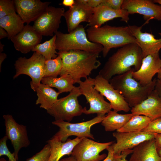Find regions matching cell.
Instances as JSON below:
<instances>
[{
	"instance_id": "cell-1",
	"label": "cell",
	"mask_w": 161,
	"mask_h": 161,
	"mask_svg": "<svg viewBox=\"0 0 161 161\" xmlns=\"http://www.w3.org/2000/svg\"><path fill=\"white\" fill-rule=\"evenodd\" d=\"M99 54L80 50L59 51L58 55L62 62L60 75H69L74 84H79L81 78H88L92 71L101 65L98 59Z\"/></svg>"
},
{
	"instance_id": "cell-2",
	"label": "cell",
	"mask_w": 161,
	"mask_h": 161,
	"mask_svg": "<svg viewBox=\"0 0 161 161\" xmlns=\"http://www.w3.org/2000/svg\"><path fill=\"white\" fill-rule=\"evenodd\" d=\"M143 58L142 50L136 43L121 47L110 57L98 75L109 80L113 76L123 74L134 66L135 71L140 69Z\"/></svg>"
},
{
	"instance_id": "cell-3",
	"label": "cell",
	"mask_w": 161,
	"mask_h": 161,
	"mask_svg": "<svg viewBox=\"0 0 161 161\" xmlns=\"http://www.w3.org/2000/svg\"><path fill=\"white\" fill-rule=\"evenodd\" d=\"M86 32L90 41L102 46V52L104 58L112 48L121 47L130 43L138 44L128 26L116 27L106 25L99 27H89Z\"/></svg>"
},
{
	"instance_id": "cell-4",
	"label": "cell",
	"mask_w": 161,
	"mask_h": 161,
	"mask_svg": "<svg viewBox=\"0 0 161 161\" xmlns=\"http://www.w3.org/2000/svg\"><path fill=\"white\" fill-rule=\"evenodd\" d=\"M135 71L134 69L131 68L123 74L113 76L109 80L131 108L147 98L155 89L157 80L155 78L149 84L142 86L133 77L132 73Z\"/></svg>"
},
{
	"instance_id": "cell-5",
	"label": "cell",
	"mask_w": 161,
	"mask_h": 161,
	"mask_svg": "<svg viewBox=\"0 0 161 161\" xmlns=\"http://www.w3.org/2000/svg\"><path fill=\"white\" fill-rule=\"evenodd\" d=\"M55 41L56 49L59 51L80 50L100 54L103 47L101 45L92 42L88 39L85 28L80 24L68 33L57 31Z\"/></svg>"
},
{
	"instance_id": "cell-6",
	"label": "cell",
	"mask_w": 161,
	"mask_h": 161,
	"mask_svg": "<svg viewBox=\"0 0 161 161\" xmlns=\"http://www.w3.org/2000/svg\"><path fill=\"white\" fill-rule=\"evenodd\" d=\"M82 95L78 86H75L67 96L58 99L47 112L55 120L70 122L83 113L84 108L79 103L78 98Z\"/></svg>"
},
{
	"instance_id": "cell-7",
	"label": "cell",
	"mask_w": 161,
	"mask_h": 161,
	"mask_svg": "<svg viewBox=\"0 0 161 161\" xmlns=\"http://www.w3.org/2000/svg\"><path fill=\"white\" fill-rule=\"evenodd\" d=\"M45 60L41 55L35 52L29 58L19 57L14 64L16 72L13 78L22 74L29 76L32 80L30 83L31 88L36 92L44 78Z\"/></svg>"
},
{
	"instance_id": "cell-8",
	"label": "cell",
	"mask_w": 161,
	"mask_h": 161,
	"mask_svg": "<svg viewBox=\"0 0 161 161\" xmlns=\"http://www.w3.org/2000/svg\"><path fill=\"white\" fill-rule=\"evenodd\" d=\"M105 116L97 115L91 120L76 123L55 120L52 122V124L58 127L59 129L52 137L63 142L66 141L69 137L72 136L94 140V136L91 132V128L93 125L101 123Z\"/></svg>"
},
{
	"instance_id": "cell-9",
	"label": "cell",
	"mask_w": 161,
	"mask_h": 161,
	"mask_svg": "<svg viewBox=\"0 0 161 161\" xmlns=\"http://www.w3.org/2000/svg\"><path fill=\"white\" fill-rule=\"evenodd\" d=\"M95 78L90 77L81 81L78 87L82 95H83L89 104V108H84L83 113L86 114H96L97 115L105 116L112 109L110 103L106 101L103 96L94 88Z\"/></svg>"
},
{
	"instance_id": "cell-10",
	"label": "cell",
	"mask_w": 161,
	"mask_h": 161,
	"mask_svg": "<svg viewBox=\"0 0 161 161\" xmlns=\"http://www.w3.org/2000/svg\"><path fill=\"white\" fill-rule=\"evenodd\" d=\"M113 143V141L99 143L83 138L74 147L71 155L76 161H100L106 157V155L100 153Z\"/></svg>"
},
{
	"instance_id": "cell-11",
	"label": "cell",
	"mask_w": 161,
	"mask_h": 161,
	"mask_svg": "<svg viewBox=\"0 0 161 161\" xmlns=\"http://www.w3.org/2000/svg\"><path fill=\"white\" fill-rule=\"evenodd\" d=\"M63 7L49 6L34 22L33 28L42 36H53L57 32L65 12Z\"/></svg>"
},
{
	"instance_id": "cell-12",
	"label": "cell",
	"mask_w": 161,
	"mask_h": 161,
	"mask_svg": "<svg viewBox=\"0 0 161 161\" xmlns=\"http://www.w3.org/2000/svg\"><path fill=\"white\" fill-rule=\"evenodd\" d=\"M5 135L11 141L14 149L15 157L18 160V154L22 148H26L30 144L26 126L16 122L10 114L4 115Z\"/></svg>"
},
{
	"instance_id": "cell-13",
	"label": "cell",
	"mask_w": 161,
	"mask_h": 161,
	"mask_svg": "<svg viewBox=\"0 0 161 161\" xmlns=\"http://www.w3.org/2000/svg\"><path fill=\"white\" fill-rule=\"evenodd\" d=\"M94 88L109 101L113 111L127 112L131 110L123 96L114 88L109 80L99 75L95 78Z\"/></svg>"
},
{
	"instance_id": "cell-14",
	"label": "cell",
	"mask_w": 161,
	"mask_h": 161,
	"mask_svg": "<svg viewBox=\"0 0 161 161\" xmlns=\"http://www.w3.org/2000/svg\"><path fill=\"white\" fill-rule=\"evenodd\" d=\"M121 9H125L129 14L138 13L143 16L146 20L143 25L152 19L161 21V5L150 0H124Z\"/></svg>"
},
{
	"instance_id": "cell-15",
	"label": "cell",
	"mask_w": 161,
	"mask_h": 161,
	"mask_svg": "<svg viewBox=\"0 0 161 161\" xmlns=\"http://www.w3.org/2000/svg\"><path fill=\"white\" fill-rule=\"evenodd\" d=\"M113 135L116 143L112 144L114 153L120 154L123 151L131 149L141 143L154 139V133L140 131L127 132H115Z\"/></svg>"
},
{
	"instance_id": "cell-16",
	"label": "cell",
	"mask_w": 161,
	"mask_h": 161,
	"mask_svg": "<svg viewBox=\"0 0 161 161\" xmlns=\"http://www.w3.org/2000/svg\"><path fill=\"white\" fill-rule=\"evenodd\" d=\"M16 12L27 24L36 20L47 10L50 2L40 0H14Z\"/></svg>"
},
{
	"instance_id": "cell-17",
	"label": "cell",
	"mask_w": 161,
	"mask_h": 161,
	"mask_svg": "<svg viewBox=\"0 0 161 161\" xmlns=\"http://www.w3.org/2000/svg\"><path fill=\"white\" fill-rule=\"evenodd\" d=\"M129 14L124 9L116 10L113 9L105 1L93 9V13L87 25L99 27L105 22L115 18H120L121 20L128 23Z\"/></svg>"
},
{
	"instance_id": "cell-18",
	"label": "cell",
	"mask_w": 161,
	"mask_h": 161,
	"mask_svg": "<svg viewBox=\"0 0 161 161\" xmlns=\"http://www.w3.org/2000/svg\"><path fill=\"white\" fill-rule=\"evenodd\" d=\"M161 66L159 53L149 55L143 58L140 68L132 73L133 77L145 86L151 83L154 76L159 72Z\"/></svg>"
},
{
	"instance_id": "cell-19",
	"label": "cell",
	"mask_w": 161,
	"mask_h": 161,
	"mask_svg": "<svg viewBox=\"0 0 161 161\" xmlns=\"http://www.w3.org/2000/svg\"><path fill=\"white\" fill-rule=\"evenodd\" d=\"M93 9L79 0H75L74 5L65 12L63 16L65 19L69 33L75 30L81 22L89 23L93 13Z\"/></svg>"
},
{
	"instance_id": "cell-20",
	"label": "cell",
	"mask_w": 161,
	"mask_h": 161,
	"mask_svg": "<svg viewBox=\"0 0 161 161\" xmlns=\"http://www.w3.org/2000/svg\"><path fill=\"white\" fill-rule=\"evenodd\" d=\"M42 36L29 24L24 26L22 30L10 40L17 51L26 54L41 41Z\"/></svg>"
},
{
	"instance_id": "cell-21",
	"label": "cell",
	"mask_w": 161,
	"mask_h": 161,
	"mask_svg": "<svg viewBox=\"0 0 161 161\" xmlns=\"http://www.w3.org/2000/svg\"><path fill=\"white\" fill-rule=\"evenodd\" d=\"M143 25L128 26L142 50L143 58L148 55L159 53L161 49V32L159 33L161 38L156 39L153 34L141 31Z\"/></svg>"
},
{
	"instance_id": "cell-22",
	"label": "cell",
	"mask_w": 161,
	"mask_h": 161,
	"mask_svg": "<svg viewBox=\"0 0 161 161\" xmlns=\"http://www.w3.org/2000/svg\"><path fill=\"white\" fill-rule=\"evenodd\" d=\"M130 110L135 115L148 117L151 121L161 118V97L155 89L146 99Z\"/></svg>"
},
{
	"instance_id": "cell-23",
	"label": "cell",
	"mask_w": 161,
	"mask_h": 161,
	"mask_svg": "<svg viewBox=\"0 0 161 161\" xmlns=\"http://www.w3.org/2000/svg\"><path fill=\"white\" fill-rule=\"evenodd\" d=\"M129 161H161L154 139L144 141L134 148Z\"/></svg>"
},
{
	"instance_id": "cell-24",
	"label": "cell",
	"mask_w": 161,
	"mask_h": 161,
	"mask_svg": "<svg viewBox=\"0 0 161 161\" xmlns=\"http://www.w3.org/2000/svg\"><path fill=\"white\" fill-rule=\"evenodd\" d=\"M82 138L77 137L72 140L68 139L63 142L52 137L47 141L50 147L49 161H59L64 156L71 155L74 147Z\"/></svg>"
},
{
	"instance_id": "cell-25",
	"label": "cell",
	"mask_w": 161,
	"mask_h": 161,
	"mask_svg": "<svg viewBox=\"0 0 161 161\" xmlns=\"http://www.w3.org/2000/svg\"><path fill=\"white\" fill-rule=\"evenodd\" d=\"M36 92L38 98L36 104H40V108L47 111L58 100L60 93L55 91L48 85L41 83L38 86Z\"/></svg>"
},
{
	"instance_id": "cell-26",
	"label": "cell",
	"mask_w": 161,
	"mask_h": 161,
	"mask_svg": "<svg viewBox=\"0 0 161 161\" xmlns=\"http://www.w3.org/2000/svg\"><path fill=\"white\" fill-rule=\"evenodd\" d=\"M134 115L132 113L121 114L110 110L102 122L101 125L106 131H112L120 129Z\"/></svg>"
},
{
	"instance_id": "cell-27",
	"label": "cell",
	"mask_w": 161,
	"mask_h": 161,
	"mask_svg": "<svg viewBox=\"0 0 161 161\" xmlns=\"http://www.w3.org/2000/svg\"><path fill=\"white\" fill-rule=\"evenodd\" d=\"M24 24L21 18L16 13L7 16L0 19V27L8 33V39H10L22 30L24 26Z\"/></svg>"
},
{
	"instance_id": "cell-28",
	"label": "cell",
	"mask_w": 161,
	"mask_h": 161,
	"mask_svg": "<svg viewBox=\"0 0 161 161\" xmlns=\"http://www.w3.org/2000/svg\"><path fill=\"white\" fill-rule=\"evenodd\" d=\"M41 83L51 87L57 89L60 94L70 92L75 87L74 82L72 78L69 75H64L58 78L46 77L43 78Z\"/></svg>"
},
{
	"instance_id": "cell-29",
	"label": "cell",
	"mask_w": 161,
	"mask_h": 161,
	"mask_svg": "<svg viewBox=\"0 0 161 161\" xmlns=\"http://www.w3.org/2000/svg\"><path fill=\"white\" fill-rule=\"evenodd\" d=\"M145 116L135 115L121 128L117 130L119 132H137L142 131L151 122Z\"/></svg>"
},
{
	"instance_id": "cell-30",
	"label": "cell",
	"mask_w": 161,
	"mask_h": 161,
	"mask_svg": "<svg viewBox=\"0 0 161 161\" xmlns=\"http://www.w3.org/2000/svg\"><path fill=\"white\" fill-rule=\"evenodd\" d=\"M56 38L55 34L50 40L37 45L32 51L41 54L46 60L56 58L58 56L55 43Z\"/></svg>"
},
{
	"instance_id": "cell-31",
	"label": "cell",
	"mask_w": 161,
	"mask_h": 161,
	"mask_svg": "<svg viewBox=\"0 0 161 161\" xmlns=\"http://www.w3.org/2000/svg\"><path fill=\"white\" fill-rule=\"evenodd\" d=\"M62 67V62L59 55L55 58L45 60L44 78H57L60 75Z\"/></svg>"
},
{
	"instance_id": "cell-32",
	"label": "cell",
	"mask_w": 161,
	"mask_h": 161,
	"mask_svg": "<svg viewBox=\"0 0 161 161\" xmlns=\"http://www.w3.org/2000/svg\"><path fill=\"white\" fill-rule=\"evenodd\" d=\"M16 12L13 0H0V19L16 13Z\"/></svg>"
},
{
	"instance_id": "cell-33",
	"label": "cell",
	"mask_w": 161,
	"mask_h": 161,
	"mask_svg": "<svg viewBox=\"0 0 161 161\" xmlns=\"http://www.w3.org/2000/svg\"><path fill=\"white\" fill-rule=\"evenodd\" d=\"M50 154V146L47 143L39 152L26 161H49Z\"/></svg>"
},
{
	"instance_id": "cell-34",
	"label": "cell",
	"mask_w": 161,
	"mask_h": 161,
	"mask_svg": "<svg viewBox=\"0 0 161 161\" xmlns=\"http://www.w3.org/2000/svg\"><path fill=\"white\" fill-rule=\"evenodd\" d=\"M8 139L5 135L0 140V156L5 155L7 157L9 161H17L14 152L11 153L7 145V141Z\"/></svg>"
},
{
	"instance_id": "cell-35",
	"label": "cell",
	"mask_w": 161,
	"mask_h": 161,
	"mask_svg": "<svg viewBox=\"0 0 161 161\" xmlns=\"http://www.w3.org/2000/svg\"><path fill=\"white\" fill-rule=\"evenodd\" d=\"M142 131L161 134V118L151 121Z\"/></svg>"
},
{
	"instance_id": "cell-36",
	"label": "cell",
	"mask_w": 161,
	"mask_h": 161,
	"mask_svg": "<svg viewBox=\"0 0 161 161\" xmlns=\"http://www.w3.org/2000/svg\"><path fill=\"white\" fill-rule=\"evenodd\" d=\"M132 151L133 150L127 149L123 151L120 154H114L113 161H127V156L128 155L131 154Z\"/></svg>"
},
{
	"instance_id": "cell-37",
	"label": "cell",
	"mask_w": 161,
	"mask_h": 161,
	"mask_svg": "<svg viewBox=\"0 0 161 161\" xmlns=\"http://www.w3.org/2000/svg\"><path fill=\"white\" fill-rule=\"evenodd\" d=\"M124 0H106V3L113 9L116 10L121 9Z\"/></svg>"
},
{
	"instance_id": "cell-38",
	"label": "cell",
	"mask_w": 161,
	"mask_h": 161,
	"mask_svg": "<svg viewBox=\"0 0 161 161\" xmlns=\"http://www.w3.org/2000/svg\"><path fill=\"white\" fill-rule=\"evenodd\" d=\"M108 155L102 161H113V158L114 151L112 144L109 146L107 149Z\"/></svg>"
},
{
	"instance_id": "cell-39",
	"label": "cell",
	"mask_w": 161,
	"mask_h": 161,
	"mask_svg": "<svg viewBox=\"0 0 161 161\" xmlns=\"http://www.w3.org/2000/svg\"><path fill=\"white\" fill-rule=\"evenodd\" d=\"M106 0H88L87 4L92 8H95L104 2Z\"/></svg>"
},
{
	"instance_id": "cell-40",
	"label": "cell",
	"mask_w": 161,
	"mask_h": 161,
	"mask_svg": "<svg viewBox=\"0 0 161 161\" xmlns=\"http://www.w3.org/2000/svg\"><path fill=\"white\" fill-rule=\"evenodd\" d=\"M154 139L157 149L161 148V134L154 133Z\"/></svg>"
},
{
	"instance_id": "cell-41",
	"label": "cell",
	"mask_w": 161,
	"mask_h": 161,
	"mask_svg": "<svg viewBox=\"0 0 161 161\" xmlns=\"http://www.w3.org/2000/svg\"><path fill=\"white\" fill-rule=\"evenodd\" d=\"M155 89L161 97V80L157 79Z\"/></svg>"
},
{
	"instance_id": "cell-42",
	"label": "cell",
	"mask_w": 161,
	"mask_h": 161,
	"mask_svg": "<svg viewBox=\"0 0 161 161\" xmlns=\"http://www.w3.org/2000/svg\"><path fill=\"white\" fill-rule=\"evenodd\" d=\"M75 3L74 0H63L62 3L60 4H62L66 6L71 7L74 5Z\"/></svg>"
},
{
	"instance_id": "cell-43",
	"label": "cell",
	"mask_w": 161,
	"mask_h": 161,
	"mask_svg": "<svg viewBox=\"0 0 161 161\" xmlns=\"http://www.w3.org/2000/svg\"><path fill=\"white\" fill-rule=\"evenodd\" d=\"M8 35L6 31L2 27H0V39L8 37Z\"/></svg>"
},
{
	"instance_id": "cell-44",
	"label": "cell",
	"mask_w": 161,
	"mask_h": 161,
	"mask_svg": "<svg viewBox=\"0 0 161 161\" xmlns=\"http://www.w3.org/2000/svg\"><path fill=\"white\" fill-rule=\"evenodd\" d=\"M7 55L6 54L4 53H0V71L1 69V64L3 61L6 58Z\"/></svg>"
},
{
	"instance_id": "cell-45",
	"label": "cell",
	"mask_w": 161,
	"mask_h": 161,
	"mask_svg": "<svg viewBox=\"0 0 161 161\" xmlns=\"http://www.w3.org/2000/svg\"><path fill=\"white\" fill-rule=\"evenodd\" d=\"M59 161H76L73 156H71L69 157L61 159Z\"/></svg>"
},
{
	"instance_id": "cell-46",
	"label": "cell",
	"mask_w": 161,
	"mask_h": 161,
	"mask_svg": "<svg viewBox=\"0 0 161 161\" xmlns=\"http://www.w3.org/2000/svg\"><path fill=\"white\" fill-rule=\"evenodd\" d=\"M4 46V45L2 44L1 42H0V53H1L3 51V47Z\"/></svg>"
},
{
	"instance_id": "cell-47",
	"label": "cell",
	"mask_w": 161,
	"mask_h": 161,
	"mask_svg": "<svg viewBox=\"0 0 161 161\" xmlns=\"http://www.w3.org/2000/svg\"><path fill=\"white\" fill-rule=\"evenodd\" d=\"M157 79L161 80V66L159 72L157 73Z\"/></svg>"
},
{
	"instance_id": "cell-48",
	"label": "cell",
	"mask_w": 161,
	"mask_h": 161,
	"mask_svg": "<svg viewBox=\"0 0 161 161\" xmlns=\"http://www.w3.org/2000/svg\"><path fill=\"white\" fill-rule=\"evenodd\" d=\"M153 1L154 3H158L161 5V0H154Z\"/></svg>"
},
{
	"instance_id": "cell-49",
	"label": "cell",
	"mask_w": 161,
	"mask_h": 161,
	"mask_svg": "<svg viewBox=\"0 0 161 161\" xmlns=\"http://www.w3.org/2000/svg\"><path fill=\"white\" fill-rule=\"evenodd\" d=\"M158 153L161 158V148L157 149Z\"/></svg>"
},
{
	"instance_id": "cell-50",
	"label": "cell",
	"mask_w": 161,
	"mask_h": 161,
	"mask_svg": "<svg viewBox=\"0 0 161 161\" xmlns=\"http://www.w3.org/2000/svg\"><path fill=\"white\" fill-rule=\"evenodd\" d=\"M0 161H7L4 158H1L0 159Z\"/></svg>"
},
{
	"instance_id": "cell-51",
	"label": "cell",
	"mask_w": 161,
	"mask_h": 161,
	"mask_svg": "<svg viewBox=\"0 0 161 161\" xmlns=\"http://www.w3.org/2000/svg\"></svg>"
}]
</instances>
